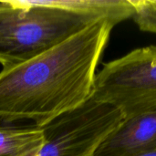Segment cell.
<instances>
[{
	"instance_id": "obj_8",
	"label": "cell",
	"mask_w": 156,
	"mask_h": 156,
	"mask_svg": "<svg viewBox=\"0 0 156 156\" xmlns=\"http://www.w3.org/2000/svg\"><path fill=\"white\" fill-rule=\"evenodd\" d=\"M130 156H156V148L152 149V150H148V151H144V152H141V153H138V154Z\"/></svg>"
},
{
	"instance_id": "obj_4",
	"label": "cell",
	"mask_w": 156,
	"mask_h": 156,
	"mask_svg": "<svg viewBox=\"0 0 156 156\" xmlns=\"http://www.w3.org/2000/svg\"><path fill=\"white\" fill-rule=\"evenodd\" d=\"M123 120L120 110L92 92L81 105L41 127L44 144L37 156H93Z\"/></svg>"
},
{
	"instance_id": "obj_3",
	"label": "cell",
	"mask_w": 156,
	"mask_h": 156,
	"mask_svg": "<svg viewBox=\"0 0 156 156\" xmlns=\"http://www.w3.org/2000/svg\"><path fill=\"white\" fill-rule=\"evenodd\" d=\"M93 94L115 106L124 118L156 109V46L133 49L103 64Z\"/></svg>"
},
{
	"instance_id": "obj_2",
	"label": "cell",
	"mask_w": 156,
	"mask_h": 156,
	"mask_svg": "<svg viewBox=\"0 0 156 156\" xmlns=\"http://www.w3.org/2000/svg\"><path fill=\"white\" fill-rule=\"evenodd\" d=\"M131 0L0 1V64L26 62L101 19L133 16Z\"/></svg>"
},
{
	"instance_id": "obj_6",
	"label": "cell",
	"mask_w": 156,
	"mask_h": 156,
	"mask_svg": "<svg viewBox=\"0 0 156 156\" xmlns=\"http://www.w3.org/2000/svg\"><path fill=\"white\" fill-rule=\"evenodd\" d=\"M43 144L41 128H0V156H37Z\"/></svg>"
},
{
	"instance_id": "obj_5",
	"label": "cell",
	"mask_w": 156,
	"mask_h": 156,
	"mask_svg": "<svg viewBox=\"0 0 156 156\" xmlns=\"http://www.w3.org/2000/svg\"><path fill=\"white\" fill-rule=\"evenodd\" d=\"M156 148V109L124 118L93 156H130Z\"/></svg>"
},
{
	"instance_id": "obj_1",
	"label": "cell",
	"mask_w": 156,
	"mask_h": 156,
	"mask_svg": "<svg viewBox=\"0 0 156 156\" xmlns=\"http://www.w3.org/2000/svg\"><path fill=\"white\" fill-rule=\"evenodd\" d=\"M115 26L101 19L42 54L2 69L0 121H30L41 128L85 102Z\"/></svg>"
},
{
	"instance_id": "obj_7",
	"label": "cell",
	"mask_w": 156,
	"mask_h": 156,
	"mask_svg": "<svg viewBox=\"0 0 156 156\" xmlns=\"http://www.w3.org/2000/svg\"><path fill=\"white\" fill-rule=\"evenodd\" d=\"M133 5V19L144 32L156 34V0H131Z\"/></svg>"
}]
</instances>
